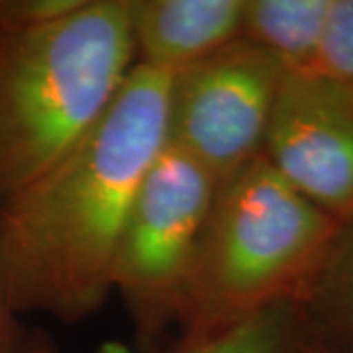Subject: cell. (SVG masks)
<instances>
[{
    "label": "cell",
    "mask_w": 353,
    "mask_h": 353,
    "mask_svg": "<svg viewBox=\"0 0 353 353\" xmlns=\"http://www.w3.org/2000/svg\"><path fill=\"white\" fill-rule=\"evenodd\" d=\"M285 67L238 38L169 79L167 145L218 185L261 157Z\"/></svg>",
    "instance_id": "obj_5"
},
{
    "label": "cell",
    "mask_w": 353,
    "mask_h": 353,
    "mask_svg": "<svg viewBox=\"0 0 353 353\" xmlns=\"http://www.w3.org/2000/svg\"><path fill=\"white\" fill-rule=\"evenodd\" d=\"M332 0H243L240 38L287 73H314Z\"/></svg>",
    "instance_id": "obj_8"
},
{
    "label": "cell",
    "mask_w": 353,
    "mask_h": 353,
    "mask_svg": "<svg viewBox=\"0 0 353 353\" xmlns=\"http://www.w3.org/2000/svg\"><path fill=\"white\" fill-rule=\"evenodd\" d=\"M314 73L353 90V0H332Z\"/></svg>",
    "instance_id": "obj_11"
},
{
    "label": "cell",
    "mask_w": 353,
    "mask_h": 353,
    "mask_svg": "<svg viewBox=\"0 0 353 353\" xmlns=\"http://www.w3.org/2000/svg\"><path fill=\"white\" fill-rule=\"evenodd\" d=\"M340 230L263 157L216 189L176 328L194 341L275 304H303Z\"/></svg>",
    "instance_id": "obj_3"
},
{
    "label": "cell",
    "mask_w": 353,
    "mask_h": 353,
    "mask_svg": "<svg viewBox=\"0 0 353 353\" xmlns=\"http://www.w3.org/2000/svg\"><path fill=\"white\" fill-rule=\"evenodd\" d=\"M169 79L136 65L87 138L0 206V294L18 318L75 324L112 294L130 206L167 145Z\"/></svg>",
    "instance_id": "obj_1"
},
{
    "label": "cell",
    "mask_w": 353,
    "mask_h": 353,
    "mask_svg": "<svg viewBox=\"0 0 353 353\" xmlns=\"http://www.w3.org/2000/svg\"><path fill=\"white\" fill-rule=\"evenodd\" d=\"M36 343L0 294V353H32Z\"/></svg>",
    "instance_id": "obj_13"
},
{
    "label": "cell",
    "mask_w": 353,
    "mask_h": 353,
    "mask_svg": "<svg viewBox=\"0 0 353 353\" xmlns=\"http://www.w3.org/2000/svg\"><path fill=\"white\" fill-rule=\"evenodd\" d=\"M83 0H0V28H28L75 12Z\"/></svg>",
    "instance_id": "obj_12"
},
{
    "label": "cell",
    "mask_w": 353,
    "mask_h": 353,
    "mask_svg": "<svg viewBox=\"0 0 353 353\" xmlns=\"http://www.w3.org/2000/svg\"><path fill=\"white\" fill-rule=\"evenodd\" d=\"M216 189L206 169L165 145L134 196L114 255L112 292L122 299L143 352L157 350L179 324Z\"/></svg>",
    "instance_id": "obj_4"
},
{
    "label": "cell",
    "mask_w": 353,
    "mask_h": 353,
    "mask_svg": "<svg viewBox=\"0 0 353 353\" xmlns=\"http://www.w3.org/2000/svg\"><path fill=\"white\" fill-rule=\"evenodd\" d=\"M301 306L353 343V222L340 226Z\"/></svg>",
    "instance_id": "obj_10"
},
{
    "label": "cell",
    "mask_w": 353,
    "mask_h": 353,
    "mask_svg": "<svg viewBox=\"0 0 353 353\" xmlns=\"http://www.w3.org/2000/svg\"><path fill=\"white\" fill-rule=\"evenodd\" d=\"M306 341V314L296 303L275 304L173 353H299Z\"/></svg>",
    "instance_id": "obj_9"
},
{
    "label": "cell",
    "mask_w": 353,
    "mask_h": 353,
    "mask_svg": "<svg viewBox=\"0 0 353 353\" xmlns=\"http://www.w3.org/2000/svg\"><path fill=\"white\" fill-rule=\"evenodd\" d=\"M243 0H128L136 65L175 77L240 38Z\"/></svg>",
    "instance_id": "obj_7"
},
{
    "label": "cell",
    "mask_w": 353,
    "mask_h": 353,
    "mask_svg": "<svg viewBox=\"0 0 353 353\" xmlns=\"http://www.w3.org/2000/svg\"><path fill=\"white\" fill-rule=\"evenodd\" d=\"M32 353H51L50 350H46L41 343H36V347H34V352ZM99 353H126V350L122 347V345H104L102 347V352Z\"/></svg>",
    "instance_id": "obj_14"
},
{
    "label": "cell",
    "mask_w": 353,
    "mask_h": 353,
    "mask_svg": "<svg viewBox=\"0 0 353 353\" xmlns=\"http://www.w3.org/2000/svg\"><path fill=\"white\" fill-rule=\"evenodd\" d=\"M261 157L334 222H353L352 88L320 73H287Z\"/></svg>",
    "instance_id": "obj_6"
},
{
    "label": "cell",
    "mask_w": 353,
    "mask_h": 353,
    "mask_svg": "<svg viewBox=\"0 0 353 353\" xmlns=\"http://www.w3.org/2000/svg\"><path fill=\"white\" fill-rule=\"evenodd\" d=\"M299 353H328V352H324V350H320V347H312L308 341H304L303 347H301V352Z\"/></svg>",
    "instance_id": "obj_15"
},
{
    "label": "cell",
    "mask_w": 353,
    "mask_h": 353,
    "mask_svg": "<svg viewBox=\"0 0 353 353\" xmlns=\"http://www.w3.org/2000/svg\"><path fill=\"white\" fill-rule=\"evenodd\" d=\"M136 67L128 0L0 28V206L87 138Z\"/></svg>",
    "instance_id": "obj_2"
}]
</instances>
